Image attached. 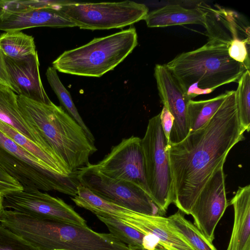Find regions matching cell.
Instances as JSON below:
<instances>
[{
	"label": "cell",
	"instance_id": "19",
	"mask_svg": "<svg viewBox=\"0 0 250 250\" xmlns=\"http://www.w3.org/2000/svg\"><path fill=\"white\" fill-rule=\"evenodd\" d=\"M17 96L18 94L10 88L0 84V121L12 127L39 146L55 153L40 134L24 121L20 112Z\"/></svg>",
	"mask_w": 250,
	"mask_h": 250
},
{
	"label": "cell",
	"instance_id": "17",
	"mask_svg": "<svg viewBox=\"0 0 250 250\" xmlns=\"http://www.w3.org/2000/svg\"><path fill=\"white\" fill-rule=\"evenodd\" d=\"M74 23L58 8H46L19 11L0 9V30L20 31L38 27H73Z\"/></svg>",
	"mask_w": 250,
	"mask_h": 250
},
{
	"label": "cell",
	"instance_id": "16",
	"mask_svg": "<svg viewBox=\"0 0 250 250\" xmlns=\"http://www.w3.org/2000/svg\"><path fill=\"white\" fill-rule=\"evenodd\" d=\"M117 219L145 234L155 235L160 244L168 250H194L183 236L169 226L167 218L163 216L147 215L125 209Z\"/></svg>",
	"mask_w": 250,
	"mask_h": 250
},
{
	"label": "cell",
	"instance_id": "14",
	"mask_svg": "<svg viewBox=\"0 0 250 250\" xmlns=\"http://www.w3.org/2000/svg\"><path fill=\"white\" fill-rule=\"evenodd\" d=\"M196 7L205 13L208 41L229 46L239 41L250 43V26L241 15L219 6L212 7L203 2Z\"/></svg>",
	"mask_w": 250,
	"mask_h": 250
},
{
	"label": "cell",
	"instance_id": "22",
	"mask_svg": "<svg viewBox=\"0 0 250 250\" xmlns=\"http://www.w3.org/2000/svg\"><path fill=\"white\" fill-rule=\"evenodd\" d=\"M0 50L4 56L14 59H22L37 53L33 36L20 31L1 34Z\"/></svg>",
	"mask_w": 250,
	"mask_h": 250
},
{
	"label": "cell",
	"instance_id": "18",
	"mask_svg": "<svg viewBox=\"0 0 250 250\" xmlns=\"http://www.w3.org/2000/svg\"><path fill=\"white\" fill-rule=\"evenodd\" d=\"M229 205L234 222L227 250H250V185L239 187Z\"/></svg>",
	"mask_w": 250,
	"mask_h": 250
},
{
	"label": "cell",
	"instance_id": "35",
	"mask_svg": "<svg viewBox=\"0 0 250 250\" xmlns=\"http://www.w3.org/2000/svg\"><path fill=\"white\" fill-rule=\"evenodd\" d=\"M3 195L0 194V217L2 210L4 209L3 207Z\"/></svg>",
	"mask_w": 250,
	"mask_h": 250
},
{
	"label": "cell",
	"instance_id": "8",
	"mask_svg": "<svg viewBox=\"0 0 250 250\" xmlns=\"http://www.w3.org/2000/svg\"><path fill=\"white\" fill-rule=\"evenodd\" d=\"M81 29L121 28L145 20L147 7L132 1L86 3L73 1L57 8Z\"/></svg>",
	"mask_w": 250,
	"mask_h": 250
},
{
	"label": "cell",
	"instance_id": "5",
	"mask_svg": "<svg viewBox=\"0 0 250 250\" xmlns=\"http://www.w3.org/2000/svg\"><path fill=\"white\" fill-rule=\"evenodd\" d=\"M137 44L136 29L130 27L65 51L53 62L52 65L65 74L100 77L122 62Z\"/></svg>",
	"mask_w": 250,
	"mask_h": 250
},
{
	"label": "cell",
	"instance_id": "30",
	"mask_svg": "<svg viewBox=\"0 0 250 250\" xmlns=\"http://www.w3.org/2000/svg\"><path fill=\"white\" fill-rule=\"evenodd\" d=\"M159 114L162 128L168 144L170 132L173 125L174 117L165 106H163Z\"/></svg>",
	"mask_w": 250,
	"mask_h": 250
},
{
	"label": "cell",
	"instance_id": "11",
	"mask_svg": "<svg viewBox=\"0 0 250 250\" xmlns=\"http://www.w3.org/2000/svg\"><path fill=\"white\" fill-rule=\"evenodd\" d=\"M3 207L34 217L87 226L86 221L62 199L37 189H22L3 195Z\"/></svg>",
	"mask_w": 250,
	"mask_h": 250
},
{
	"label": "cell",
	"instance_id": "27",
	"mask_svg": "<svg viewBox=\"0 0 250 250\" xmlns=\"http://www.w3.org/2000/svg\"><path fill=\"white\" fill-rule=\"evenodd\" d=\"M239 121L245 131L250 129V73L246 70L238 81L235 90Z\"/></svg>",
	"mask_w": 250,
	"mask_h": 250
},
{
	"label": "cell",
	"instance_id": "3",
	"mask_svg": "<svg viewBox=\"0 0 250 250\" xmlns=\"http://www.w3.org/2000/svg\"><path fill=\"white\" fill-rule=\"evenodd\" d=\"M21 114L26 124L39 133L66 166L77 173L89 164L97 149L82 127L62 106L34 101L18 95Z\"/></svg>",
	"mask_w": 250,
	"mask_h": 250
},
{
	"label": "cell",
	"instance_id": "25",
	"mask_svg": "<svg viewBox=\"0 0 250 250\" xmlns=\"http://www.w3.org/2000/svg\"><path fill=\"white\" fill-rule=\"evenodd\" d=\"M45 75L49 84L60 102L62 107H63L69 115L82 127L90 142L95 145V139L93 135L79 114L69 92L60 80L57 70L53 66L48 67Z\"/></svg>",
	"mask_w": 250,
	"mask_h": 250
},
{
	"label": "cell",
	"instance_id": "28",
	"mask_svg": "<svg viewBox=\"0 0 250 250\" xmlns=\"http://www.w3.org/2000/svg\"><path fill=\"white\" fill-rule=\"evenodd\" d=\"M69 0H0V9L19 11L46 8H57L59 6L72 2Z\"/></svg>",
	"mask_w": 250,
	"mask_h": 250
},
{
	"label": "cell",
	"instance_id": "2",
	"mask_svg": "<svg viewBox=\"0 0 250 250\" xmlns=\"http://www.w3.org/2000/svg\"><path fill=\"white\" fill-rule=\"evenodd\" d=\"M0 224L39 250H129L110 233L11 209H3Z\"/></svg>",
	"mask_w": 250,
	"mask_h": 250
},
{
	"label": "cell",
	"instance_id": "6",
	"mask_svg": "<svg viewBox=\"0 0 250 250\" xmlns=\"http://www.w3.org/2000/svg\"><path fill=\"white\" fill-rule=\"evenodd\" d=\"M0 169L23 189L54 190L74 197L80 185L77 175L65 176L54 171L0 131Z\"/></svg>",
	"mask_w": 250,
	"mask_h": 250
},
{
	"label": "cell",
	"instance_id": "21",
	"mask_svg": "<svg viewBox=\"0 0 250 250\" xmlns=\"http://www.w3.org/2000/svg\"><path fill=\"white\" fill-rule=\"evenodd\" d=\"M0 131L54 171L65 176L77 174V173L71 172L55 153L49 151L39 146L1 121Z\"/></svg>",
	"mask_w": 250,
	"mask_h": 250
},
{
	"label": "cell",
	"instance_id": "7",
	"mask_svg": "<svg viewBox=\"0 0 250 250\" xmlns=\"http://www.w3.org/2000/svg\"><path fill=\"white\" fill-rule=\"evenodd\" d=\"M141 144L150 196L164 215L173 203L174 194L171 171L166 150L167 142L162 128L159 113L149 120Z\"/></svg>",
	"mask_w": 250,
	"mask_h": 250
},
{
	"label": "cell",
	"instance_id": "33",
	"mask_svg": "<svg viewBox=\"0 0 250 250\" xmlns=\"http://www.w3.org/2000/svg\"><path fill=\"white\" fill-rule=\"evenodd\" d=\"M0 180L14 184H20L14 178L11 177L6 173L0 169Z\"/></svg>",
	"mask_w": 250,
	"mask_h": 250
},
{
	"label": "cell",
	"instance_id": "34",
	"mask_svg": "<svg viewBox=\"0 0 250 250\" xmlns=\"http://www.w3.org/2000/svg\"><path fill=\"white\" fill-rule=\"evenodd\" d=\"M129 250H146L144 249H129ZM153 250H168L163 246H162L160 244H158L156 248Z\"/></svg>",
	"mask_w": 250,
	"mask_h": 250
},
{
	"label": "cell",
	"instance_id": "13",
	"mask_svg": "<svg viewBox=\"0 0 250 250\" xmlns=\"http://www.w3.org/2000/svg\"><path fill=\"white\" fill-rule=\"evenodd\" d=\"M154 75L161 102L174 117L168 143H179L190 132L187 105L190 100L166 64H156Z\"/></svg>",
	"mask_w": 250,
	"mask_h": 250
},
{
	"label": "cell",
	"instance_id": "32",
	"mask_svg": "<svg viewBox=\"0 0 250 250\" xmlns=\"http://www.w3.org/2000/svg\"><path fill=\"white\" fill-rule=\"evenodd\" d=\"M23 189L20 184H14L0 180V194L4 195L9 193Z\"/></svg>",
	"mask_w": 250,
	"mask_h": 250
},
{
	"label": "cell",
	"instance_id": "9",
	"mask_svg": "<svg viewBox=\"0 0 250 250\" xmlns=\"http://www.w3.org/2000/svg\"><path fill=\"white\" fill-rule=\"evenodd\" d=\"M80 185L101 198L133 211L147 215L162 216L149 195L131 183L110 178L94 164H88L77 172Z\"/></svg>",
	"mask_w": 250,
	"mask_h": 250
},
{
	"label": "cell",
	"instance_id": "23",
	"mask_svg": "<svg viewBox=\"0 0 250 250\" xmlns=\"http://www.w3.org/2000/svg\"><path fill=\"white\" fill-rule=\"evenodd\" d=\"M227 95V91L208 100L189 101L187 115L189 133L199 129L209 121L221 106Z\"/></svg>",
	"mask_w": 250,
	"mask_h": 250
},
{
	"label": "cell",
	"instance_id": "31",
	"mask_svg": "<svg viewBox=\"0 0 250 250\" xmlns=\"http://www.w3.org/2000/svg\"><path fill=\"white\" fill-rule=\"evenodd\" d=\"M0 84L10 88L15 93H18L17 90L12 82L9 75L5 57L0 50Z\"/></svg>",
	"mask_w": 250,
	"mask_h": 250
},
{
	"label": "cell",
	"instance_id": "10",
	"mask_svg": "<svg viewBox=\"0 0 250 250\" xmlns=\"http://www.w3.org/2000/svg\"><path fill=\"white\" fill-rule=\"evenodd\" d=\"M94 165L104 175L134 184L142 188L151 197L140 138L132 136L122 139L120 143L111 148L103 160Z\"/></svg>",
	"mask_w": 250,
	"mask_h": 250
},
{
	"label": "cell",
	"instance_id": "24",
	"mask_svg": "<svg viewBox=\"0 0 250 250\" xmlns=\"http://www.w3.org/2000/svg\"><path fill=\"white\" fill-rule=\"evenodd\" d=\"M167 219L169 226L183 236L194 250H217L212 243L208 241L179 210Z\"/></svg>",
	"mask_w": 250,
	"mask_h": 250
},
{
	"label": "cell",
	"instance_id": "1",
	"mask_svg": "<svg viewBox=\"0 0 250 250\" xmlns=\"http://www.w3.org/2000/svg\"><path fill=\"white\" fill-rule=\"evenodd\" d=\"M238 113L235 90L227 95L216 112L199 129L166 150L171 168L174 200L182 213L190 214L201 190L223 167L231 148L245 139Z\"/></svg>",
	"mask_w": 250,
	"mask_h": 250
},
{
	"label": "cell",
	"instance_id": "29",
	"mask_svg": "<svg viewBox=\"0 0 250 250\" xmlns=\"http://www.w3.org/2000/svg\"><path fill=\"white\" fill-rule=\"evenodd\" d=\"M0 250H39L0 224Z\"/></svg>",
	"mask_w": 250,
	"mask_h": 250
},
{
	"label": "cell",
	"instance_id": "15",
	"mask_svg": "<svg viewBox=\"0 0 250 250\" xmlns=\"http://www.w3.org/2000/svg\"><path fill=\"white\" fill-rule=\"evenodd\" d=\"M4 57L9 75L18 95L45 104L52 103L41 79L38 53L22 59Z\"/></svg>",
	"mask_w": 250,
	"mask_h": 250
},
{
	"label": "cell",
	"instance_id": "26",
	"mask_svg": "<svg viewBox=\"0 0 250 250\" xmlns=\"http://www.w3.org/2000/svg\"><path fill=\"white\" fill-rule=\"evenodd\" d=\"M94 214L106 225L110 233L129 249H143L145 234L106 214L100 212Z\"/></svg>",
	"mask_w": 250,
	"mask_h": 250
},
{
	"label": "cell",
	"instance_id": "20",
	"mask_svg": "<svg viewBox=\"0 0 250 250\" xmlns=\"http://www.w3.org/2000/svg\"><path fill=\"white\" fill-rule=\"evenodd\" d=\"M148 27H164L184 24L205 26L204 12L196 7L187 8L179 4H168L148 12L145 19Z\"/></svg>",
	"mask_w": 250,
	"mask_h": 250
},
{
	"label": "cell",
	"instance_id": "4",
	"mask_svg": "<svg viewBox=\"0 0 250 250\" xmlns=\"http://www.w3.org/2000/svg\"><path fill=\"white\" fill-rule=\"evenodd\" d=\"M229 46L213 41L182 53L165 64L190 99L238 82L247 70L230 57Z\"/></svg>",
	"mask_w": 250,
	"mask_h": 250
},
{
	"label": "cell",
	"instance_id": "12",
	"mask_svg": "<svg viewBox=\"0 0 250 250\" xmlns=\"http://www.w3.org/2000/svg\"><path fill=\"white\" fill-rule=\"evenodd\" d=\"M229 205L223 167L208 181L190 212L195 225L210 242L212 243L214 239L216 227Z\"/></svg>",
	"mask_w": 250,
	"mask_h": 250
}]
</instances>
